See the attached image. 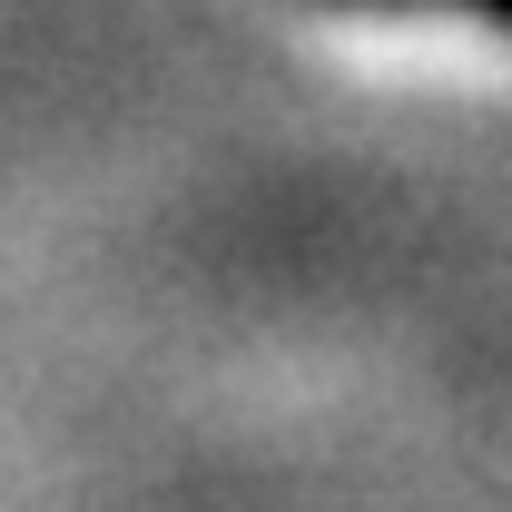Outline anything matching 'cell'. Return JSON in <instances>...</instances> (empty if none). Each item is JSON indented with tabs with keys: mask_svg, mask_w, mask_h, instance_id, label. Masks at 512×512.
<instances>
[{
	"mask_svg": "<svg viewBox=\"0 0 512 512\" xmlns=\"http://www.w3.org/2000/svg\"><path fill=\"white\" fill-rule=\"evenodd\" d=\"M444 10H473V20H493V30H512V0H444Z\"/></svg>",
	"mask_w": 512,
	"mask_h": 512,
	"instance_id": "1",
	"label": "cell"
}]
</instances>
